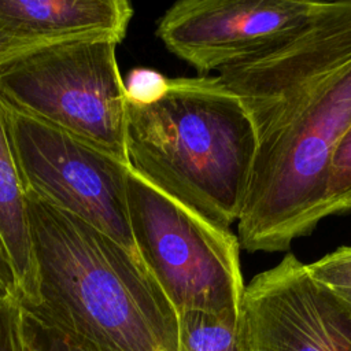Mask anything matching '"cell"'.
Returning a JSON list of instances; mask_svg holds the SVG:
<instances>
[{"label":"cell","instance_id":"cell-5","mask_svg":"<svg viewBox=\"0 0 351 351\" xmlns=\"http://www.w3.org/2000/svg\"><path fill=\"white\" fill-rule=\"evenodd\" d=\"M128 213L143 263L177 313L240 314L244 281L240 244L129 169Z\"/></svg>","mask_w":351,"mask_h":351},{"label":"cell","instance_id":"cell-15","mask_svg":"<svg viewBox=\"0 0 351 351\" xmlns=\"http://www.w3.org/2000/svg\"><path fill=\"white\" fill-rule=\"evenodd\" d=\"M126 101L137 106H148L158 101L167 90L169 77L145 69H132L123 80Z\"/></svg>","mask_w":351,"mask_h":351},{"label":"cell","instance_id":"cell-9","mask_svg":"<svg viewBox=\"0 0 351 351\" xmlns=\"http://www.w3.org/2000/svg\"><path fill=\"white\" fill-rule=\"evenodd\" d=\"M132 16L126 0H0V63L75 40L119 44Z\"/></svg>","mask_w":351,"mask_h":351},{"label":"cell","instance_id":"cell-17","mask_svg":"<svg viewBox=\"0 0 351 351\" xmlns=\"http://www.w3.org/2000/svg\"><path fill=\"white\" fill-rule=\"evenodd\" d=\"M0 293L1 295H10L16 299V291H15V281L12 276V270L10 266V262L5 256V252L3 250V245L0 243Z\"/></svg>","mask_w":351,"mask_h":351},{"label":"cell","instance_id":"cell-4","mask_svg":"<svg viewBox=\"0 0 351 351\" xmlns=\"http://www.w3.org/2000/svg\"><path fill=\"white\" fill-rule=\"evenodd\" d=\"M118 43L69 41L0 63V104L126 159V96Z\"/></svg>","mask_w":351,"mask_h":351},{"label":"cell","instance_id":"cell-16","mask_svg":"<svg viewBox=\"0 0 351 351\" xmlns=\"http://www.w3.org/2000/svg\"><path fill=\"white\" fill-rule=\"evenodd\" d=\"M0 351H23L21 337V304L0 293Z\"/></svg>","mask_w":351,"mask_h":351},{"label":"cell","instance_id":"cell-12","mask_svg":"<svg viewBox=\"0 0 351 351\" xmlns=\"http://www.w3.org/2000/svg\"><path fill=\"white\" fill-rule=\"evenodd\" d=\"M23 351H103L81 336L21 306Z\"/></svg>","mask_w":351,"mask_h":351},{"label":"cell","instance_id":"cell-11","mask_svg":"<svg viewBox=\"0 0 351 351\" xmlns=\"http://www.w3.org/2000/svg\"><path fill=\"white\" fill-rule=\"evenodd\" d=\"M178 351H248L241 313H180Z\"/></svg>","mask_w":351,"mask_h":351},{"label":"cell","instance_id":"cell-3","mask_svg":"<svg viewBox=\"0 0 351 351\" xmlns=\"http://www.w3.org/2000/svg\"><path fill=\"white\" fill-rule=\"evenodd\" d=\"M125 141L129 169L149 185L219 228L240 219L255 133L218 75L169 78L158 101H126Z\"/></svg>","mask_w":351,"mask_h":351},{"label":"cell","instance_id":"cell-1","mask_svg":"<svg viewBox=\"0 0 351 351\" xmlns=\"http://www.w3.org/2000/svg\"><path fill=\"white\" fill-rule=\"evenodd\" d=\"M218 77L255 133L240 248L287 251L322 221L329 159L351 123V0L321 1L296 32Z\"/></svg>","mask_w":351,"mask_h":351},{"label":"cell","instance_id":"cell-14","mask_svg":"<svg viewBox=\"0 0 351 351\" xmlns=\"http://www.w3.org/2000/svg\"><path fill=\"white\" fill-rule=\"evenodd\" d=\"M308 273L351 306V245L339 247L306 263Z\"/></svg>","mask_w":351,"mask_h":351},{"label":"cell","instance_id":"cell-8","mask_svg":"<svg viewBox=\"0 0 351 351\" xmlns=\"http://www.w3.org/2000/svg\"><path fill=\"white\" fill-rule=\"evenodd\" d=\"M321 1L180 0L166 10L156 36L200 74L261 52L302 27Z\"/></svg>","mask_w":351,"mask_h":351},{"label":"cell","instance_id":"cell-6","mask_svg":"<svg viewBox=\"0 0 351 351\" xmlns=\"http://www.w3.org/2000/svg\"><path fill=\"white\" fill-rule=\"evenodd\" d=\"M0 111L23 191L137 254L128 213L129 166L59 128L1 104Z\"/></svg>","mask_w":351,"mask_h":351},{"label":"cell","instance_id":"cell-7","mask_svg":"<svg viewBox=\"0 0 351 351\" xmlns=\"http://www.w3.org/2000/svg\"><path fill=\"white\" fill-rule=\"evenodd\" d=\"M241 324L248 351H351V306L292 252L245 285Z\"/></svg>","mask_w":351,"mask_h":351},{"label":"cell","instance_id":"cell-13","mask_svg":"<svg viewBox=\"0 0 351 351\" xmlns=\"http://www.w3.org/2000/svg\"><path fill=\"white\" fill-rule=\"evenodd\" d=\"M348 213H351V123L337 140L329 159L322 219Z\"/></svg>","mask_w":351,"mask_h":351},{"label":"cell","instance_id":"cell-2","mask_svg":"<svg viewBox=\"0 0 351 351\" xmlns=\"http://www.w3.org/2000/svg\"><path fill=\"white\" fill-rule=\"evenodd\" d=\"M32 269L19 304L103 351H178V313L138 254L25 192Z\"/></svg>","mask_w":351,"mask_h":351},{"label":"cell","instance_id":"cell-10","mask_svg":"<svg viewBox=\"0 0 351 351\" xmlns=\"http://www.w3.org/2000/svg\"><path fill=\"white\" fill-rule=\"evenodd\" d=\"M0 243L10 262L16 300L23 295L32 269L29 217L18 171L15 169L0 111Z\"/></svg>","mask_w":351,"mask_h":351}]
</instances>
